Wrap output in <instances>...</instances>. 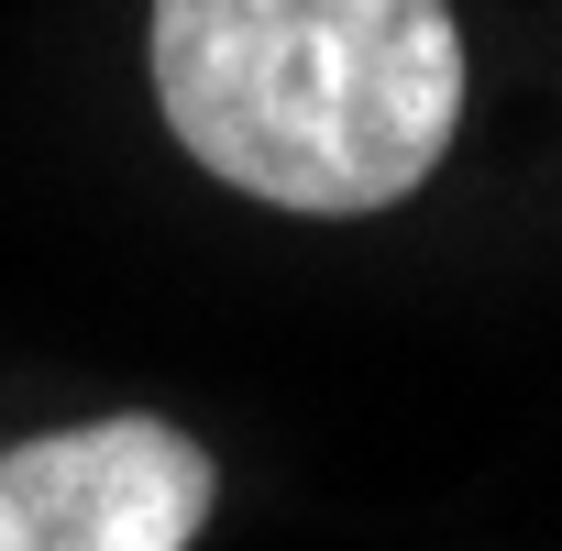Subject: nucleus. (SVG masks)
Wrapping results in <instances>:
<instances>
[{
    "mask_svg": "<svg viewBox=\"0 0 562 551\" xmlns=\"http://www.w3.org/2000/svg\"><path fill=\"white\" fill-rule=\"evenodd\" d=\"M155 100L243 199L353 221L441 166L463 34L441 0H155Z\"/></svg>",
    "mask_w": 562,
    "mask_h": 551,
    "instance_id": "nucleus-1",
    "label": "nucleus"
},
{
    "mask_svg": "<svg viewBox=\"0 0 562 551\" xmlns=\"http://www.w3.org/2000/svg\"><path fill=\"white\" fill-rule=\"evenodd\" d=\"M210 452L166 419H89L0 452V551H188L210 529Z\"/></svg>",
    "mask_w": 562,
    "mask_h": 551,
    "instance_id": "nucleus-2",
    "label": "nucleus"
}]
</instances>
